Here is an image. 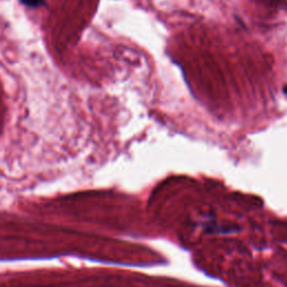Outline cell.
I'll return each mask as SVG.
<instances>
[{
  "label": "cell",
  "instance_id": "6da1fadb",
  "mask_svg": "<svg viewBox=\"0 0 287 287\" xmlns=\"http://www.w3.org/2000/svg\"><path fill=\"white\" fill-rule=\"evenodd\" d=\"M20 3L25 5V6H28V7H40L43 6L44 4V0H20Z\"/></svg>",
  "mask_w": 287,
  "mask_h": 287
}]
</instances>
